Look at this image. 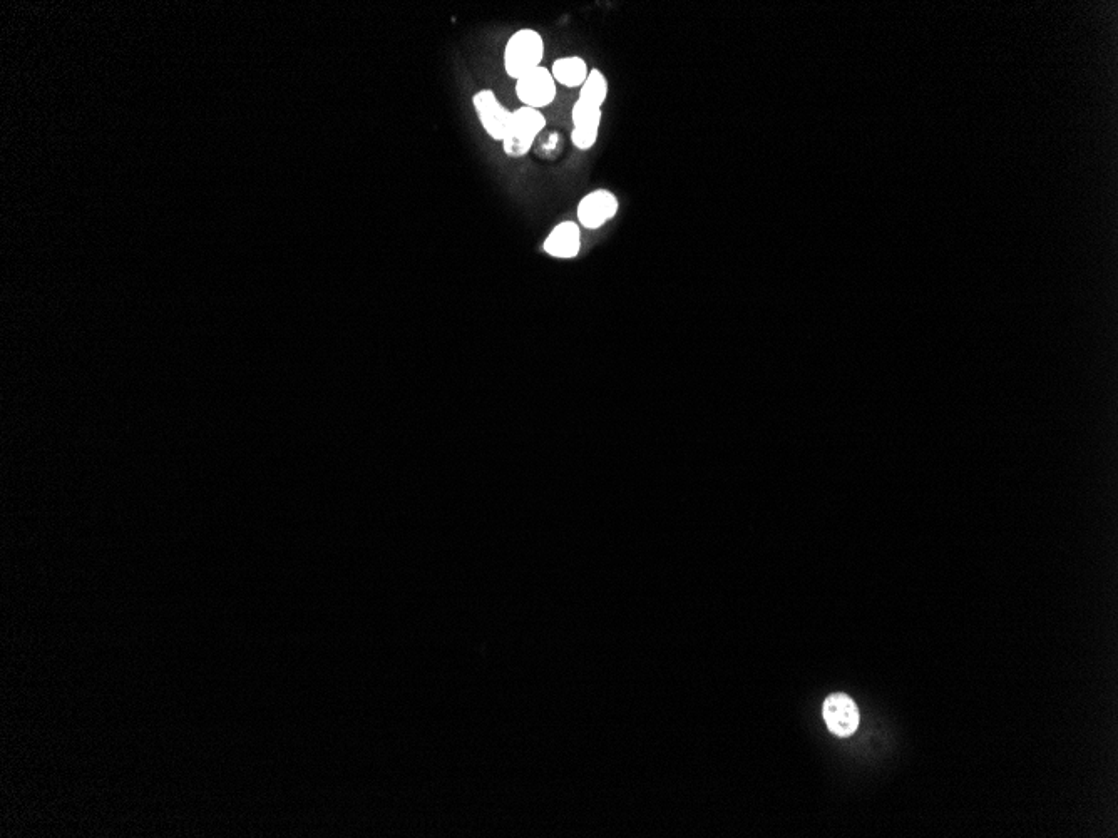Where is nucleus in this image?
<instances>
[{"label":"nucleus","mask_w":1118,"mask_h":838,"mask_svg":"<svg viewBox=\"0 0 1118 838\" xmlns=\"http://www.w3.org/2000/svg\"><path fill=\"white\" fill-rule=\"evenodd\" d=\"M544 57V41L534 29H519L509 37L504 49V69L509 77L518 81L526 72L541 66Z\"/></svg>","instance_id":"1"},{"label":"nucleus","mask_w":1118,"mask_h":838,"mask_svg":"<svg viewBox=\"0 0 1118 838\" xmlns=\"http://www.w3.org/2000/svg\"><path fill=\"white\" fill-rule=\"evenodd\" d=\"M546 126V118L539 109L524 108L513 111V123L508 136L503 141V149L509 158H523L533 148L534 139Z\"/></svg>","instance_id":"2"},{"label":"nucleus","mask_w":1118,"mask_h":838,"mask_svg":"<svg viewBox=\"0 0 1118 838\" xmlns=\"http://www.w3.org/2000/svg\"><path fill=\"white\" fill-rule=\"evenodd\" d=\"M472 104H474V109H476L477 116L483 123V128L486 129V133L494 141L503 143L508 136L511 123H513V111H509L499 101L496 92L491 91V89H484V91L474 94Z\"/></svg>","instance_id":"3"},{"label":"nucleus","mask_w":1118,"mask_h":838,"mask_svg":"<svg viewBox=\"0 0 1118 838\" xmlns=\"http://www.w3.org/2000/svg\"><path fill=\"white\" fill-rule=\"evenodd\" d=\"M516 96L528 108H546L556 98V81L546 67L526 72L516 81Z\"/></svg>","instance_id":"4"},{"label":"nucleus","mask_w":1118,"mask_h":838,"mask_svg":"<svg viewBox=\"0 0 1118 838\" xmlns=\"http://www.w3.org/2000/svg\"><path fill=\"white\" fill-rule=\"evenodd\" d=\"M822 715L826 720L827 728L841 738L854 735L861 721L856 703L844 693H834L829 696L824 701Z\"/></svg>","instance_id":"5"},{"label":"nucleus","mask_w":1118,"mask_h":838,"mask_svg":"<svg viewBox=\"0 0 1118 838\" xmlns=\"http://www.w3.org/2000/svg\"><path fill=\"white\" fill-rule=\"evenodd\" d=\"M620 203L611 191H591L578 205V220L588 230H598L615 218Z\"/></svg>","instance_id":"6"},{"label":"nucleus","mask_w":1118,"mask_h":838,"mask_svg":"<svg viewBox=\"0 0 1118 838\" xmlns=\"http://www.w3.org/2000/svg\"><path fill=\"white\" fill-rule=\"evenodd\" d=\"M580 226L575 221H563L549 233L544 241V251L554 258L570 260L580 253Z\"/></svg>","instance_id":"7"},{"label":"nucleus","mask_w":1118,"mask_h":838,"mask_svg":"<svg viewBox=\"0 0 1118 838\" xmlns=\"http://www.w3.org/2000/svg\"><path fill=\"white\" fill-rule=\"evenodd\" d=\"M551 74H553L556 84L575 89V87H581L585 84L586 79L590 76V69H588L585 59H581V57H561L554 62Z\"/></svg>","instance_id":"8"},{"label":"nucleus","mask_w":1118,"mask_h":838,"mask_svg":"<svg viewBox=\"0 0 1118 838\" xmlns=\"http://www.w3.org/2000/svg\"><path fill=\"white\" fill-rule=\"evenodd\" d=\"M608 98V81L600 69H591L590 76L581 86L580 101L590 104L593 108H603Z\"/></svg>","instance_id":"9"},{"label":"nucleus","mask_w":1118,"mask_h":838,"mask_svg":"<svg viewBox=\"0 0 1118 838\" xmlns=\"http://www.w3.org/2000/svg\"><path fill=\"white\" fill-rule=\"evenodd\" d=\"M601 118H603V113H601L600 108H593V106L583 103L580 99L576 101L573 111H571V119H573L575 128L600 129Z\"/></svg>","instance_id":"10"},{"label":"nucleus","mask_w":1118,"mask_h":838,"mask_svg":"<svg viewBox=\"0 0 1118 838\" xmlns=\"http://www.w3.org/2000/svg\"><path fill=\"white\" fill-rule=\"evenodd\" d=\"M598 133H600V129L575 128L573 129V133H571V141H573L576 148L581 149V151H588V149L595 146Z\"/></svg>","instance_id":"11"}]
</instances>
